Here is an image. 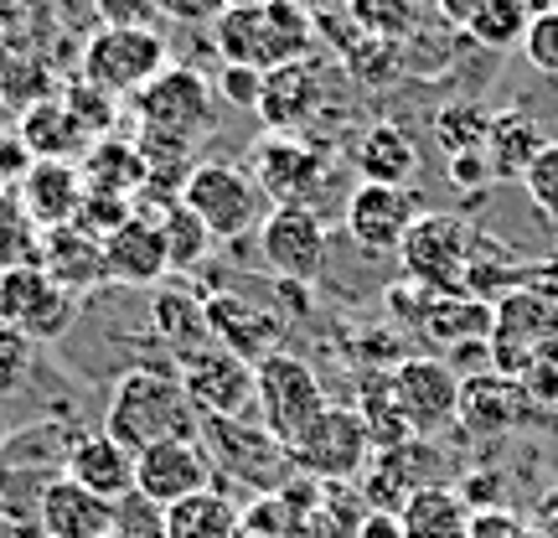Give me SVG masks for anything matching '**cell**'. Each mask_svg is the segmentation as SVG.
I'll use <instances>...</instances> for the list:
<instances>
[{
    "instance_id": "obj_1",
    "label": "cell",
    "mask_w": 558,
    "mask_h": 538,
    "mask_svg": "<svg viewBox=\"0 0 558 538\" xmlns=\"http://www.w3.org/2000/svg\"><path fill=\"white\" fill-rule=\"evenodd\" d=\"M104 435L120 440L130 456L166 445V440H202V415L186 399L177 373L166 368H124L114 379L109 409H104Z\"/></svg>"
},
{
    "instance_id": "obj_2",
    "label": "cell",
    "mask_w": 558,
    "mask_h": 538,
    "mask_svg": "<svg viewBox=\"0 0 558 538\" xmlns=\"http://www.w3.org/2000/svg\"><path fill=\"white\" fill-rule=\"evenodd\" d=\"M316 16H305L295 0H264L248 11H222L213 21V47L222 62H239V68H290V62L316 58Z\"/></svg>"
},
{
    "instance_id": "obj_3",
    "label": "cell",
    "mask_w": 558,
    "mask_h": 538,
    "mask_svg": "<svg viewBox=\"0 0 558 538\" xmlns=\"http://www.w3.org/2000/svg\"><path fill=\"white\" fill-rule=\"evenodd\" d=\"M558 358V279L538 275L512 285L492 306V337H486V362L522 379L533 362Z\"/></svg>"
},
{
    "instance_id": "obj_4",
    "label": "cell",
    "mask_w": 558,
    "mask_h": 538,
    "mask_svg": "<svg viewBox=\"0 0 558 538\" xmlns=\"http://www.w3.org/2000/svg\"><path fill=\"white\" fill-rule=\"evenodd\" d=\"M486 239L456 213H418V223L409 228V239L399 249L403 279L424 285L435 296H476L481 254Z\"/></svg>"
},
{
    "instance_id": "obj_5",
    "label": "cell",
    "mask_w": 558,
    "mask_h": 538,
    "mask_svg": "<svg viewBox=\"0 0 558 538\" xmlns=\"http://www.w3.org/2000/svg\"><path fill=\"white\" fill-rule=\"evenodd\" d=\"M326 388H320V373L295 352H275L254 368V415H259V430L275 445H295L320 415H326Z\"/></svg>"
},
{
    "instance_id": "obj_6",
    "label": "cell",
    "mask_w": 558,
    "mask_h": 538,
    "mask_svg": "<svg viewBox=\"0 0 558 538\" xmlns=\"http://www.w3.org/2000/svg\"><path fill=\"white\" fill-rule=\"evenodd\" d=\"M181 202L197 213L202 228L218 243H239L264 223V192L233 160H197L181 187Z\"/></svg>"
},
{
    "instance_id": "obj_7",
    "label": "cell",
    "mask_w": 558,
    "mask_h": 538,
    "mask_svg": "<svg viewBox=\"0 0 558 538\" xmlns=\"http://www.w3.org/2000/svg\"><path fill=\"white\" fill-rule=\"evenodd\" d=\"M130 104H135L140 135H166L181 140V145H197L202 130H213L218 94H213V79H202L197 68H177L171 62Z\"/></svg>"
},
{
    "instance_id": "obj_8",
    "label": "cell",
    "mask_w": 558,
    "mask_h": 538,
    "mask_svg": "<svg viewBox=\"0 0 558 538\" xmlns=\"http://www.w3.org/2000/svg\"><path fill=\"white\" fill-rule=\"evenodd\" d=\"M160 68H171L160 32H114V26H99L94 37L83 41V62H78L83 83L109 94V99H135Z\"/></svg>"
},
{
    "instance_id": "obj_9",
    "label": "cell",
    "mask_w": 558,
    "mask_h": 538,
    "mask_svg": "<svg viewBox=\"0 0 558 538\" xmlns=\"http://www.w3.org/2000/svg\"><path fill=\"white\" fill-rule=\"evenodd\" d=\"M367 461H373V435L362 430V415L347 404H326V415L290 445V466L305 481H326V487L357 481Z\"/></svg>"
},
{
    "instance_id": "obj_10",
    "label": "cell",
    "mask_w": 558,
    "mask_h": 538,
    "mask_svg": "<svg viewBox=\"0 0 558 538\" xmlns=\"http://www.w3.org/2000/svg\"><path fill=\"white\" fill-rule=\"evenodd\" d=\"M248 177L275 207H284V202L316 207V192L326 187V151L316 140L290 135V130H264L248 151Z\"/></svg>"
},
{
    "instance_id": "obj_11",
    "label": "cell",
    "mask_w": 558,
    "mask_h": 538,
    "mask_svg": "<svg viewBox=\"0 0 558 538\" xmlns=\"http://www.w3.org/2000/svg\"><path fill=\"white\" fill-rule=\"evenodd\" d=\"M399 415L414 440H435L460 415V373L450 358H403L388 368Z\"/></svg>"
},
{
    "instance_id": "obj_12",
    "label": "cell",
    "mask_w": 558,
    "mask_h": 538,
    "mask_svg": "<svg viewBox=\"0 0 558 538\" xmlns=\"http://www.w3.org/2000/svg\"><path fill=\"white\" fill-rule=\"evenodd\" d=\"M388 311L409 321L424 342L435 347H460V342H486L492 337V306L476 296H435L424 285L399 279L388 290Z\"/></svg>"
},
{
    "instance_id": "obj_13",
    "label": "cell",
    "mask_w": 558,
    "mask_h": 538,
    "mask_svg": "<svg viewBox=\"0 0 558 538\" xmlns=\"http://www.w3.org/2000/svg\"><path fill=\"white\" fill-rule=\"evenodd\" d=\"M0 321H11L26 342H62L78 321V300L62 290L58 279L47 275L41 264H26V270H5V285H0Z\"/></svg>"
},
{
    "instance_id": "obj_14",
    "label": "cell",
    "mask_w": 558,
    "mask_h": 538,
    "mask_svg": "<svg viewBox=\"0 0 558 538\" xmlns=\"http://www.w3.org/2000/svg\"><path fill=\"white\" fill-rule=\"evenodd\" d=\"M177 379L202 419H239L243 409H254V368L233 358L228 347H218V342L181 352Z\"/></svg>"
},
{
    "instance_id": "obj_15",
    "label": "cell",
    "mask_w": 558,
    "mask_h": 538,
    "mask_svg": "<svg viewBox=\"0 0 558 538\" xmlns=\"http://www.w3.org/2000/svg\"><path fill=\"white\" fill-rule=\"evenodd\" d=\"M259 254L279 279L311 285L320 275V264H326V218L305 202L269 207L259 223Z\"/></svg>"
},
{
    "instance_id": "obj_16",
    "label": "cell",
    "mask_w": 558,
    "mask_h": 538,
    "mask_svg": "<svg viewBox=\"0 0 558 538\" xmlns=\"http://www.w3.org/2000/svg\"><path fill=\"white\" fill-rule=\"evenodd\" d=\"M424 202L414 187H373L357 181L352 198H347V234L362 254H399L409 228L418 223Z\"/></svg>"
},
{
    "instance_id": "obj_17",
    "label": "cell",
    "mask_w": 558,
    "mask_h": 538,
    "mask_svg": "<svg viewBox=\"0 0 558 538\" xmlns=\"http://www.w3.org/2000/svg\"><path fill=\"white\" fill-rule=\"evenodd\" d=\"M213 451L202 440H166V445H150L135 456V498L156 502V507H171L181 498H197L213 481Z\"/></svg>"
},
{
    "instance_id": "obj_18",
    "label": "cell",
    "mask_w": 558,
    "mask_h": 538,
    "mask_svg": "<svg viewBox=\"0 0 558 538\" xmlns=\"http://www.w3.org/2000/svg\"><path fill=\"white\" fill-rule=\"evenodd\" d=\"M533 419V399H527V388L518 379H507L497 368H486V373H471V379H460V415L456 425L465 435L476 440H492V435H512Z\"/></svg>"
},
{
    "instance_id": "obj_19",
    "label": "cell",
    "mask_w": 558,
    "mask_h": 538,
    "mask_svg": "<svg viewBox=\"0 0 558 538\" xmlns=\"http://www.w3.org/2000/svg\"><path fill=\"white\" fill-rule=\"evenodd\" d=\"M202 311H207V332H213V342L218 347H228L233 358H243L248 368H259L264 358H275V352H284L279 347V316H269V311H259L254 300L243 296H207L202 300Z\"/></svg>"
},
{
    "instance_id": "obj_20",
    "label": "cell",
    "mask_w": 558,
    "mask_h": 538,
    "mask_svg": "<svg viewBox=\"0 0 558 538\" xmlns=\"http://www.w3.org/2000/svg\"><path fill=\"white\" fill-rule=\"evenodd\" d=\"M104 264H109V285H130V290H156L171 275V254L160 239V223L135 213V218L114 228L104 239Z\"/></svg>"
},
{
    "instance_id": "obj_21",
    "label": "cell",
    "mask_w": 558,
    "mask_h": 538,
    "mask_svg": "<svg viewBox=\"0 0 558 538\" xmlns=\"http://www.w3.org/2000/svg\"><path fill=\"white\" fill-rule=\"evenodd\" d=\"M62 477L78 481L83 492H94L104 502H124L135 498V456L124 451L120 440H109L104 430L73 440L62 451Z\"/></svg>"
},
{
    "instance_id": "obj_22",
    "label": "cell",
    "mask_w": 558,
    "mask_h": 538,
    "mask_svg": "<svg viewBox=\"0 0 558 538\" xmlns=\"http://www.w3.org/2000/svg\"><path fill=\"white\" fill-rule=\"evenodd\" d=\"M320 104H326V83H320L316 58H305V62H290V68L264 73V94H259V109H254V115H259L269 130L300 135V130L320 115Z\"/></svg>"
},
{
    "instance_id": "obj_23",
    "label": "cell",
    "mask_w": 558,
    "mask_h": 538,
    "mask_svg": "<svg viewBox=\"0 0 558 538\" xmlns=\"http://www.w3.org/2000/svg\"><path fill=\"white\" fill-rule=\"evenodd\" d=\"M41 270L58 279L68 296L78 300L88 290H104L109 285V264H104V243L94 234H83L73 223H62V228H47L41 234Z\"/></svg>"
},
{
    "instance_id": "obj_24",
    "label": "cell",
    "mask_w": 558,
    "mask_h": 538,
    "mask_svg": "<svg viewBox=\"0 0 558 538\" xmlns=\"http://www.w3.org/2000/svg\"><path fill=\"white\" fill-rule=\"evenodd\" d=\"M37 523L47 538H104L114 528V502L83 492L78 481L52 477L37 492Z\"/></svg>"
},
{
    "instance_id": "obj_25",
    "label": "cell",
    "mask_w": 558,
    "mask_h": 538,
    "mask_svg": "<svg viewBox=\"0 0 558 538\" xmlns=\"http://www.w3.org/2000/svg\"><path fill=\"white\" fill-rule=\"evenodd\" d=\"M16 202L26 207V218L37 223L41 234L47 228H62L73 223L83 202V177H78V160H32V171L11 187Z\"/></svg>"
},
{
    "instance_id": "obj_26",
    "label": "cell",
    "mask_w": 558,
    "mask_h": 538,
    "mask_svg": "<svg viewBox=\"0 0 558 538\" xmlns=\"http://www.w3.org/2000/svg\"><path fill=\"white\" fill-rule=\"evenodd\" d=\"M352 166H357V181H373V187H414L418 145L403 135V124L378 120L357 135V145H352Z\"/></svg>"
},
{
    "instance_id": "obj_27",
    "label": "cell",
    "mask_w": 558,
    "mask_h": 538,
    "mask_svg": "<svg viewBox=\"0 0 558 538\" xmlns=\"http://www.w3.org/2000/svg\"><path fill=\"white\" fill-rule=\"evenodd\" d=\"M78 177H83V192H104V198L135 202L140 187H145V156H140L135 140L104 135L78 156Z\"/></svg>"
},
{
    "instance_id": "obj_28",
    "label": "cell",
    "mask_w": 558,
    "mask_h": 538,
    "mask_svg": "<svg viewBox=\"0 0 558 538\" xmlns=\"http://www.w3.org/2000/svg\"><path fill=\"white\" fill-rule=\"evenodd\" d=\"M471 518H476V507L465 502L460 487L429 481V487H418L414 498L399 507V534L403 538H471Z\"/></svg>"
},
{
    "instance_id": "obj_29",
    "label": "cell",
    "mask_w": 558,
    "mask_h": 538,
    "mask_svg": "<svg viewBox=\"0 0 558 538\" xmlns=\"http://www.w3.org/2000/svg\"><path fill=\"white\" fill-rule=\"evenodd\" d=\"M21 140H26V151L32 160H78L94 140L83 135V124L68 115V104L62 99H41L32 104L26 115H21Z\"/></svg>"
},
{
    "instance_id": "obj_30",
    "label": "cell",
    "mask_w": 558,
    "mask_h": 538,
    "mask_svg": "<svg viewBox=\"0 0 558 538\" xmlns=\"http://www.w3.org/2000/svg\"><path fill=\"white\" fill-rule=\"evenodd\" d=\"M166 513V538H239L243 534V507L222 487H207L197 498H181Z\"/></svg>"
},
{
    "instance_id": "obj_31",
    "label": "cell",
    "mask_w": 558,
    "mask_h": 538,
    "mask_svg": "<svg viewBox=\"0 0 558 538\" xmlns=\"http://www.w3.org/2000/svg\"><path fill=\"white\" fill-rule=\"evenodd\" d=\"M543 151V135H538V120L522 115V109H507V115H492V135H486V171L501 181H522L527 160Z\"/></svg>"
},
{
    "instance_id": "obj_32",
    "label": "cell",
    "mask_w": 558,
    "mask_h": 538,
    "mask_svg": "<svg viewBox=\"0 0 558 538\" xmlns=\"http://www.w3.org/2000/svg\"><path fill=\"white\" fill-rule=\"evenodd\" d=\"M347 21L357 26L362 37L383 41V47H409L424 26V0H347L341 5Z\"/></svg>"
},
{
    "instance_id": "obj_33",
    "label": "cell",
    "mask_w": 558,
    "mask_h": 538,
    "mask_svg": "<svg viewBox=\"0 0 558 538\" xmlns=\"http://www.w3.org/2000/svg\"><path fill=\"white\" fill-rule=\"evenodd\" d=\"M145 218L160 223V239H166V254H171V275H192L207 254H213V234L202 228V218L186 207V202H171L160 213H145Z\"/></svg>"
},
{
    "instance_id": "obj_34",
    "label": "cell",
    "mask_w": 558,
    "mask_h": 538,
    "mask_svg": "<svg viewBox=\"0 0 558 538\" xmlns=\"http://www.w3.org/2000/svg\"><path fill=\"white\" fill-rule=\"evenodd\" d=\"M150 316H156V332L171 342V358L192 352V347H207L213 332H207V311H202L197 296H181V290H156L150 300Z\"/></svg>"
},
{
    "instance_id": "obj_35",
    "label": "cell",
    "mask_w": 558,
    "mask_h": 538,
    "mask_svg": "<svg viewBox=\"0 0 558 538\" xmlns=\"http://www.w3.org/2000/svg\"><path fill=\"white\" fill-rule=\"evenodd\" d=\"M357 415H362V430L373 435V451H393V445H409V440H414L399 415V399H393L388 373H367V379H362Z\"/></svg>"
},
{
    "instance_id": "obj_36",
    "label": "cell",
    "mask_w": 558,
    "mask_h": 538,
    "mask_svg": "<svg viewBox=\"0 0 558 538\" xmlns=\"http://www.w3.org/2000/svg\"><path fill=\"white\" fill-rule=\"evenodd\" d=\"M486 135H492V109L476 99L445 104L435 115V140L445 145V160L450 156H481L486 151Z\"/></svg>"
},
{
    "instance_id": "obj_37",
    "label": "cell",
    "mask_w": 558,
    "mask_h": 538,
    "mask_svg": "<svg viewBox=\"0 0 558 538\" xmlns=\"http://www.w3.org/2000/svg\"><path fill=\"white\" fill-rule=\"evenodd\" d=\"M527 0H486L481 5V16L465 26V37L476 41V47H492V52H507V47H522L527 37Z\"/></svg>"
},
{
    "instance_id": "obj_38",
    "label": "cell",
    "mask_w": 558,
    "mask_h": 538,
    "mask_svg": "<svg viewBox=\"0 0 558 538\" xmlns=\"http://www.w3.org/2000/svg\"><path fill=\"white\" fill-rule=\"evenodd\" d=\"M41 260V228L26 218L16 192H0V270H26Z\"/></svg>"
},
{
    "instance_id": "obj_39",
    "label": "cell",
    "mask_w": 558,
    "mask_h": 538,
    "mask_svg": "<svg viewBox=\"0 0 558 538\" xmlns=\"http://www.w3.org/2000/svg\"><path fill=\"white\" fill-rule=\"evenodd\" d=\"M522 192H527V202L538 207V218L558 228V140H543V151L527 160Z\"/></svg>"
},
{
    "instance_id": "obj_40",
    "label": "cell",
    "mask_w": 558,
    "mask_h": 538,
    "mask_svg": "<svg viewBox=\"0 0 558 538\" xmlns=\"http://www.w3.org/2000/svg\"><path fill=\"white\" fill-rule=\"evenodd\" d=\"M32 362H37V342H26L11 321H0V399L32 383Z\"/></svg>"
},
{
    "instance_id": "obj_41",
    "label": "cell",
    "mask_w": 558,
    "mask_h": 538,
    "mask_svg": "<svg viewBox=\"0 0 558 538\" xmlns=\"http://www.w3.org/2000/svg\"><path fill=\"white\" fill-rule=\"evenodd\" d=\"M135 218V202L124 198H104V192H83L78 213H73V228H83V234H94V239H109L114 228H124V223Z\"/></svg>"
},
{
    "instance_id": "obj_42",
    "label": "cell",
    "mask_w": 558,
    "mask_h": 538,
    "mask_svg": "<svg viewBox=\"0 0 558 538\" xmlns=\"http://www.w3.org/2000/svg\"><path fill=\"white\" fill-rule=\"evenodd\" d=\"M62 104H68V115L83 124V135H88V140L109 135V120H114V99H109V94L88 88V83H73V88L62 94Z\"/></svg>"
},
{
    "instance_id": "obj_43",
    "label": "cell",
    "mask_w": 558,
    "mask_h": 538,
    "mask_svg": "<svg viewBox=\"0 0 558 538\" xmlns=\"http://www.w3.org/2000/svg\"><path fill=\"white\" fill-rule=\"evenodd\" d=\"M522 52H527V62L538 68V73H548V79H558V11H533V21H527V37H522Z\"/></svg>"
},
{
    "instance_id": "obj_44",
    "label": "cell",
    "mask_w": 558,
    "mask_h": 538,
    "mask_svg": "<svg viewBox=\"0 0 558 538\" xmlns=\"http://www.w3.org/2000/svg\"><path fill=\"white\" fill-rule=\"evenodd\" d=\"M94 11H99V26H114V32H160L156 0H94Z\"/></svg>"
},
{
    "instance_id": "obj_45",
    "label": "cell",
    "mask_w": 558,
    "mask_h": 538,
    "mask_svg": "<svg viewBox=\"0 0 558 538\" xmlns=\"http://www.w3.org/2000/svg\"><path fill=\"white\" fill-rule=\"evenodd\" d=\"M213 94H218L222 104H239V109H259L264 73H259V68H239V62H222L218 79H213Z\"/></svg>"
},
{
    "instance_id": "obj_46",
    "label": "cell",
    "mask_w": 558,
    "mask_h": 538,
    "mask_svg": "<svg viewBox=\"0 0 558 538\" xmlns=\"http://www.w3.org/2000/svg\"><path fill=\"white\" fill-rule=\"evenodd\" d=\"M471 538H533V528H527V518L507 513V507H481L471 518Z\"/></svg>"
},
{
    "instance_id": "obj_47",
    "label": "cell",
    "mask_w": 558,
    "mask_h": 538,
    "mask_svg": "<svg viewBox=\"0 0 558 538\" xmlns=\"http://www.w3.org/2000/svg\"><path fill=\"white\" fill-rule=\"evenodd\" d=\"M518 383L527 388L533 409H558V358L533 362V368H527V373H522Z\"/></svg>"
},
{
    "instance_id": "obj_48",
    "label": "cell",
    "mask_w": 558,
    "mask_h": 538,
    "mask_svg": "<svg viewBox=\"0 0 558 538\" xmlns=\"http://www.w3.org/2000/svg\"><path fill=\"white\" fill-rule=\"evenodd\" d=\"M160 16L186 21V26H213L222 16L218 0H160Z\"/></svg>"
},
{
    "instance_id": "obj_49",
    "label": "cell",
    "mask_w": 558,
    "mask_h": 538,
    "mask_svg": "<svg viewBox=\"0 0 558 538\" xmlns=\"http://www.w3.org/2000/svg\"><path fill=\"white\" fill-rule=\"evenodd\" d=\"M450 181H456L460 192H476V187H486V181H492L486 156H450Z\"/></svg>"
},
{
    "instance_id": "obj_50",
    "label": "cell",
    "mask_w": 558,
    "mask_h": 538,
    "mask_svg": "<svg viewBox=\"0 0 558 538\" xmlns=\"http://www.w3.org/2000/svg\"><path fill=\"white\" fill-rule=\"evenodd\" d=\"M429 5H435V16L445 21V26L465 32V26L481 16V5H486V0H429Z\"/></svg>"
},
{
    "instance_id": "obj_51",
    "label": "cell",
    "mask_w": 558,
    "mask_h": 538,
    "mask_svg": "<svg viewBox=\"0 0 558 538\" xmlns=\"http://www.w3.org/2000/svg\"><path fill=\"white\" fill-rule=\"evenodd\" d=\"M357 538H403L399 534V513H362Z\"/></svg>"
},
{
    "instance_id": "obj_52",
    "label": "cell",
    "mask_w": 558,
    "mask_h": 538,
    "mask_svg": "<svg viewBox=\"0 0 558 538\" xmlns=\"http://www.w3.org/2000/svg\"><path fill=\"white\" fill-rule=\"evenodd\" d=\"M533 538H558V492H548L538 507V523H533Z\"/></svg>"
},
{
    "instance_id": "obj_53",
    "label": "cell",
    "mask_w": 558,
    "mask_h": 538,
    "mask_svg": "<svg viewBox=\"0 0 558 538\" xmlns=\"http://www.w3.org/2000/svg\"><path fill=\"white\" fill-rule=\"evenodd\" d=\"M295 5L305 11V16H331V11H341L347 0H295Z\"/></svg>"
},
{
    "instance_id": "obj_54",
    "label": "cell",
    "mask_w": 558,
    "mask_h": 538,
    "mask_svg": "<svg viewBox=\"0 0 558 538\" xmlns=\"http://www.w3.org/2000/svg\"><path fill=\"white\" fill-rule=\"evenodd\" d=\"M222 11H248V5H264V0H218Z\"/></svg>"
},
{
    "instance_id": "obj_55",
    "label": "cell",
    "mask_w": 558,
    "mask_h": 538,
    "mask_svg": "<svg viewBox=\"0 0 558 538\" xmlns=\"http://www.w3.org/2000/svg\"><path fill=\"white\" fill-rule=\"evenodd\" d=\"M0 445H5V425H0Z\"/></svg>"
},
{
    "instance_id": "obj_56",
    "label": "cell",
    "mask_w": 558,
    "mask_h": 538,
    "mask_svg": "<svg viewBox=\"0 0 558 538\" xmlns=\"http://www.w3.org/2000/svg\"><path fill=\"white\" fill-rule=\"evenodd\" d=\"M548 11H558V0H548Z\"/></svg>"
},
{
    "instance_id": "obj_57",
    "label": "cell",
    "mask_w": 558,
    "mask_h": 538,
    "mask_svg": "<svg viewBox=\"0 0 558 538\" xmlns=\"http://www.w3.org/2000/svg\"><path fill=\"white\" fill-rule=\"evenodd\" d=\"M104 538H120V534H114V528H109V534H104Z\"/></svg>"
},
{
    "instance_id": "obj_58",
    "label": "cell",
    "mask_w": 558,
    "mask_h": 538,
    "mask_svg": "<svg viewBox=\"0 0 558 538\" xmlns=\"http://www.w3.org/2000/svg\"><path fill=\"white\" fill-rule=\"evenodd\" d=\"M0 285H5V270H0Z\"/></svg>"
},
{
    "instance_id": "obj_59",
    "label": "cell",
    "mask_w": 558,
    "mask_h": 538,
    "mask_svg": "<svg viewBox=\"0 0 558 538\" xmlns=\"http://www.w3.org/2000/svg\"><path fill=\"white\" fill-rule=\"evenodd\" d=\"M0 192H5V177H0Z\"/></svg>"
},
{
    "instance_id": "obj_60",
    "label": "cell",
    "mask_w": 558,
    "mask_h": 538,
    "mask_svg": "<svg viewBox=\"0 0 558 538\" xmlns=\"http://www.w3.org/2000/svg\"><path fill=\"white\" fill-rule=\"evenodd\" d=\"M424 5H429V0H424Z\"/></svg>"
},
{
    "instance_id": "obj_61",
    "label": "cell",
    "mask_w": 558,
    "mask_h": 538,
    "mask_svg": "<svg viewBox=\"0 0 558 538\" xmlns=\"http://www.w3.org/2000/svg\"><path fill=\"white\" fill-rule=\"evenodd\" d=\"M156 5H160V0H156Z\"/></svg>"
}]
</instances>
